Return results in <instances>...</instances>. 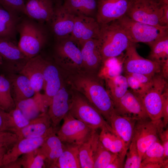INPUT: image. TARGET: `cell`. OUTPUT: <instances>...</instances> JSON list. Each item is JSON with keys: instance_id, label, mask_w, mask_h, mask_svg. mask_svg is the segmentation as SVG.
Here are the masks:
<instances>
[{"instance_id": "1", "label": "cell", "mask_w": 168, "mask_h": 168, "mask_svg": "<svg viewBox=\"0 0 168 168\" xmlns=\"http://www.w3.org/2000/svg\"><path fill=\"white\" fill-rule=\"evenodd\" d=\"M74 89L82 95L101 114L108 123L115 113L112 100L102 82L98 79L77 74L71 79Z\"/></svg>"}, {"instance_id": "2", "label": "cell", "mask_w": 168, "mask_h": 168, "mask_svg": "<svg viewBox=\"0 0 168 168\" xmlns=\"http://www.w3.org/2000/svg\"><path fill=\"white\" fill-rule=\"evenodd\" d=\"M97 40L103 63L119 56L134 44L116 21L100 25Z\"/></svg>"}, {"instance_id": "3", "label": "cell", "mask_w": 168, "mask_h": 168, "mask_svg": "<svg viewBox=\"0 0 168 168\" xmlns=\"http://www.w3.org/2000/svg\"><path fill=\"white\" fill-rule=\"evenodd\" d=\"M19 21L17 30L20 34L18 46L29 59L39 55L47 41L46 31L42 23L28 17Z\"/></svg>"}, {"instance_id": "4", "label": "cell", "mask_w": 168, "mask_h": 168, "mask_svg": "<svg viewBox=\"0 0 168 168\" xmlns=\"http://www.w3.org/2000/svg\"><path fill=\"white\" fill-rule=\"evenodd\" d=\"M71 96L69 112L74 118L93 129L105 128L114 132L100 112L82 95L73 92Z\"/></svg>"}, {"instance_id": "5", "label": "cell", "mask_w": 168, "mask_h": 168, "mask_svg": "<svg viewBox=\"0 0 168 168\" xmlns=\"http://www.w3.org/2000/svg\"><path fill=\"white\" fill-rule=\"evenodd\" d=\"M132 43L141 42L149 46L168 32V27L157 26L134 21L126 15L116 20Z\"/></svg>"}, {"instance_id": "6", "label": "cell", "mask_w": 168, "mask_h": 168, "mask_svg": "<svg viewBox=\"0 0 168 168\" xmlns=\"http://www.w3.org/2000/svg\"><path fill=\"white\" fill-rule=\"evenodd\" d=\"M167 86L166 80L160 73L156 74L151 84L140 96L149 119L158 124H163L162 93Z\"/></svg>"}, {"instance_id": "7", "label": "cell", "mask_w": 168, "mask_h": 168, "mask_svg": "<svg viewBox=\"0 0 168 168\" xmlns=\"http://www.w3.org/2000/svg\"><path fill=\"white\" fill-rule=\"evenodd\" d=\"M63 119V124L56 134L65 144L79 146L88 139L96 130L75 118L69 112Z\"/></svg>"}, {"instance_id": "8", "label": "cell", "mask_w": 168, "mask_h": 168, "mask_svg": "<svg viewBox=\"0 0 168 168\" xmlns=\"http://www.w3.org/2000/svg\"><path fill=\"white\" fill-rule=\"evenodd\" d=\"M164 5L161 2L149 0H133L125 15L134 21L153 26H161L160 22Z\"/></svg>"}, {"instance_id": "9", "label": "cell", "mask_w": 168, "mask_h": 168, "mask_svg": "<svg viewBox=\"0 0 168 168\" xmlns=\"http://www.w3.org/2000/svg\"><path fill=\"white\" fill-rule=\"evenodd\" d=\"M54 57L57 63L61 66L74 69L82 68L81 48L70 36L57 39Z\"/></svg>"}, {"instance_id": "10", "label": "cell", "mask_w": 168, "mask_h": 168, "mask_svg": "<svg viewBox=\"0 0 168 168\" xmlns=\"http://www.w3.org/2000/svg\"><path fill=\"white\" fill-rule=\"evenodd\" d=\"M125 51L123 64L125 73H139L154 76L160 73L161 64L141 56L137 51L136 44L131 45Z\"/></svg>"}, {"instance_id": "11", "label": "cell", "mask_w": 168, "mask_h": 168, "mask_svg": "<svg viewBox=\"0 0 168 168\" xmlns=\"http://www.w3.org/2000/svg\"><path fill=\"white\" fill-rule=\"evenodd\" d=\"M164 128L162 123L153 122L149 118L137 120L133 138L141 159L150 146L159 140V133Z\"/></svg>"}, {"instance_id": "12", "label": "cell", "mask_w": 168, "mask_h": 168, "mask_svg": "<svg viewBox=\"0 0 168 168\" xmlns=\"http://www.w3.org/2000/svg\"><path fill=\"white\" fill-rule=\"evenodd\" d=\"M133 0H98L96 17L101 25L117 20L125 15Z\"/></svg>"}, {"instance_id": "13", "label": "cell", "mask_w": 168, "mask_h": 168, "mask_svg": "<svg viewBox=\"0 0 168 168\" xmlns=\"http://www.w3.org/2000/svg\"><path fill=\"white\" fill-rule=\"evenodd\" d=\"M114 106L115 113L122 116L137 120L149 118L140 96L132 90H128Z\"/></svg>"}, {"instance_id": "14", "label": "cell", "mask_w": 168, "mask_h": 168, "mask_svg": "<svg viewBox=\"0 0 168 168\" xmlns=\"http://www.w3.org/2000/svg\"><path fill=\"white\" fill-rule=\"evenodd\" d=\"M0 55L10 73H19L30 59L20 49L15 41L8 39L0 40Z\"/></svg>"}, {"instance_id": "15", "label": "cell", "mask_w": 168, "mask_h": 168, "mask_svg": "<svg viewBox=\"0 0 168 168\" xmlns=\"http://www.w3.org/2000/svg\"><path fill=\"white\" fill-rule=\"evenodd\" d=\"M100 25L95 18L83 15L75 16L71 37L80 47L86 42L99 38Z\"/></svg>"}, {"instance_id": "16", "label": "cell", "mask_w": 168, "mask_h": 168, "mask_svg": "<svg viewBox=\"0 0 168 168\" xmlns=\"http://www.w3.org/2000/svg\"><path fill=\"white\" fill-rule=\"evenodd\" d=\"M54 4V14L49 22L52 32L56 39L68 36L73 30L76 16L63 7L62 1Z\"/></svg>"}, {"instance_id": "17", "label": "cell", "mask_w": 168, "mask_h": 168, "mask_svg": "<svg viewBox=\"0 0 168 168\" xmlns=\"http://www.w3.org/2000/svg\"><path fill=\"white\" fill-rule=\"evenodd\" d=\"M71 96L63 85L53 96L47 113L54 129L57 130L61 120L69 112Z\"/></svg>"}, {"instance_id": "18", "label": "cell", "mask_w": 168, "mask_h": 168, "mask_svg": "<svg viewBox=\"0 0 168 168\" xmlns=\"http://www.w3.org/2000/svg\"><path fill=\"white\" fill-rule=\"evenodd\" d=\"M63 84L59 70L54 64L46 60L44 71L43 94L44 101L48 108L54 95Z\"/></svg>"}, {"instance_id": "19", "label": "cell", "mask_w": 168, "mask_h": 168, "mask_svg": "<svg viewBox=\"0 0 168 168\" xmlns=\"http://www.w3.org/2000/svg\"><path fill=\"white\" fill-rule=\"evenodd\" d=\"M54 128L47 112L42 113L38 117L30 120L26 126L16 131L18 141L27 138L42 137Z\"/></svg>"}, {"instance_id": "20", "label": "cell", "mask_w": 168, "mask_h": 168, "mask_svg": "<svg viewBox=\"0 0 168 168\" xmlns=\"http://www.w3.org/2000/svg\"><path fill=\"white\" fill-rule=\"evenodd\" d=\"M46 62V60L39 54L30 59L19 73L29 79L35 93L40 92L43 88Z\"/></svg>"}, {"instance_id": "21", "label": "cell", "mask_w": 168, "mask_h": 168, "mask_svg": "<svg viewBox=\"0 0 168 168\" xmlns=\"http://www.w3.org/2000/svg\"><path fill=\"white\" fill-rule=\"evenodd\" d=\"M55 130L49 134L38 148L45 159V167L54 168L57 161L65 148L64 143L57 136Z\"/></svg>"}, {"instance_id": "22", "label": "cell", "mask_w": 168, "mask_h": 168, "mask_svg": "<svg viewBox=\"0 0 168 168\" xmlns=\"http://www.w3.org/2000/svg\"><path fill=\"white\" fill-rule=\"evenodd\" d=\"M55 130L53 128L47 134L41 137L24 138L18 141L11 148L7 150L2 160V166L10 162L16 160L23 154L40 147L45 138Z\"/></svg>"}, {"instance_id": "23", "label": "cell", "mask_w": 168, "mask_h": 168, "mask_svg": "<svg viewBox=\"0 0 168 168\" xmlns=\"http://www.w3.org/2000/svg\"><path fill=\"white\" fill-rule=\"evenodd\" d=\"M26 16L43 24L49 22L54 12L52 0H27L25 3Z\"/></svg>"}, {"instance_id": "24", "label": "cell", "mask_w": 168, "mask_h": 168, "mask_svg": "<svg viewBox=\"0 0 168 168\" xmlns=\"http://www.w3.org/2000/svg\"><path fill=\"white\" fill-rule=\"evenodd\" d=\"M137 120L115 113L111 116L108 122L115 133L122 140L127 150L133 138Z\"/></svg>"}, {"instance_id": "25", "label": "cell", "mask_w": 168, "mask_h": 168, "mask_svg": "<svg viewBox=\"0 0 168 168\" xmlns=\"http://www.w3.org/2000/svg\"><path fill=\"white\" fill-rule=\"evenodd\" d=\"M9 73L7 77L12 97L15 104L31 97L35 93L29 79L21 74Z\"/></svg>"}, {"instance_id": "26", "label": "cell", "mask_w": 168, "mask_h": 168, "mask_svg": "<svg viewBox=\"0 0 168 168\" xmlns=\"http://www.w3.org/2000/svg\"><path fill=\"white\" fill-rule=\"evenodd\" d=\"M82 68L91 72L99 69L102 64L97 39H91L85 42L81 47Z\"/></svg>"}, {"instance_id": "27", "label": "cell", "mask_w": 168, "mask_h": 168, "mask_svg": "<svg viewBox=\"0 0 168 168\" xmlns=\"http://www.w3.org/2000/svg\"><path fill=\"white\" fill-rule=\"evenodd\" d=\"M25 116L30 120L38 117L42 113L47 112L43 94L40 92L35 93L33 96L21 100L15 104Z\"/></svg>"}, {"instance_id": "28", "label": "cell", "mask_w": 168, "mask_h": 168, "mask_svg": "<svg viewBox=\"0 0 168 168\" xmlns=\"http://www.w3.org/2000/svg\"><path fill=\"white\" fill-rule=\"evenodd\" d=\"M63 7L75 16L96 17L98 0H62Z\"/></svg>"}, {"instance_id": "29", "label": "cell", "mask_w": 168, "mask_h": 168, "mask_svg": "<svg viewBox=\"0 0 168 168\" xmlns=\"http://www.w3.org/2000/svg\"><path fill=\"white\" fill-rule=\"evenodd\" d=\"M103 78L105 81L106 90L114 105L128 90L126 78L124 76L119 74Z\"/></svg>"}, {"instance_id": "30", "label": "cell", "mask_w": 168, "mask_h": 168, "mask_svg": "<svg viewBox=\"0 0 168 168\" xmlns=\"http://www.w3.org/2000/svg\"><path fill=\"white\" fill-rule=\"evenodd\" d=\"M20 19L10 13L0 4V40L15 41Z\"/></svg>"}, {"instance_id": "31", "label": "cell", "mask_w": 168, "mask_h": 168, "mask_svg": "<svg viewBox=\"0 0 168 168\" xmlns=\"http://www.w3.org/2000/svg\"><path fill=\"white\" fill-rule=\"evenodd\" d=\"M99 136V140L106 149L116 154L126 155L127 150L122 140L114 132L103 128Z\"/></svg>"}, {"instance_id": "32", "label": "cell", "mask_w": 168, "mask_h": 168, "mask_svg": "<svg viewBox=\"0 0 168 168\" xmlns=\"http://www.w3.org/2000/svg\"><path fill=\"white\" fill-rule=\"evenodd\" d=\"M65 145L64 150L58 159L54 168H81L79 146L69 144H65Z\"/></svg>"}, {"instance_id": "33", "label": "cell", "mask_w": 168, "mask_h": 168, "mask_svg": "<svg viewBox=\"0 0 168 168\" xmlns=\"http://www.w3.org/2000/svg\"><path fill=\"white\" fill-rule=\"evenodd\" d=\"M99 135L96 137L94 144V168H106L118 154L106 149L99 140Z\"/></svg>"}, {"instance_id": "34", "label": "cell", "mask_w": 168, "mask_h": 168, "mask_svg": "<svg viewBox=\"0 0 168 168\" xmlns=\"http://www.w3.org/2000/svg\"><path fill=\"white\" fill-rule=\"evenodd\" d=\"M168 159L165 157L163 146L158 140L150 146L144 153L141 164H159L162 165L163 168H168Z\"/></svg>"}, {"instance_id": "35", "label": "cell", "mask_w": 168, "mask_h": 168, "mask_svg": "<svg viewBox=\"0 0 168 168\" xmlns=\"http://www.w3.org/2000/svg\"><path fill=\"white\" fill-rule=\"evenodd\" d=\"M98 134L95 130L88 139L79 146V157L81 168H94V144Z\"/></svg>"}, {"instance_id": "36", "label": "cell", "mask_w": 168, "mask_h": 168, "mask_svg": "<svg viewBox=\"0 0 168 168\" xmlns=\"http://www.w3.org/2000/svg\"><path fill=\"white\" fill-rule=\"evenodd\" d=\"M149 46L151 51L148 59L161 64L168 59V32L158 38Z\"/></svg>"}, {"instance_id": "37", "label": "cell", "mask_w": 168, "mask_h": 168, "mask_svg": "<svg viewBox=\"0 0 168 168\" xmlns=\"http://www.w3.org/2000/svg\"><path fill=\"white\" fill-rule=\"evenodd\" d=\"M15 108L11 94L10 82L6 77L0 75V108L9 112Z\"/></svg>"}, {"instance_id": "38", "label": "cell", "mask_w": 168, "mask_h": 168, "mask_svg": "<svg viewBox=\"0 0 168 168\" xmlns=\"http://www.w3.org/2000/svg\"><path fill=\"white\" fill-rule=\"evenodd\" d=\"M22 167L24 168H45V159L38 148L24 154L18 158Z\"/></svg>"}, {"instance_id": "39", "label": "cell", "mask_w": 168, "mask_h": 168, "mask_svg": "<svg viewBox=\"0 0 168 168\" xmlns=\"http://www.w3.org/2000/svg\"><path fill=\"white\" fill-rule=\"evenodd\" d=\"M8 113V125L10 132L15 133L27 125L30 122V120L16 107Z\"/></svg>"}, {"instance_id": "40", "label": "cell", "mask_w": 168, "mask_h": 168, "mask_svg": "<svg viewBox=\"0 0 168 168\" xmlns=\"http://www.w3.org/2000/svg\"><path fill=\"white\" fill-rule=\"evenodd\" d=\"M124 168H140L142 159L140 156L135 140L133 138L126 153Z\"/></svg>"}, {"instance_id": "41", "label": "cell", "mask_w": 168, "mask_h": 168, "mask_svg": "<svg viewBox=\"0 0 168 168\" xmlns=\"http://www.w3.org/2000/svg\"><path fill=\"white\" fill-rule=\"evenodd\" d=\"M25 0H0V4L13 15L20 18V16H26Z\"/></svg>"}, {"instance_id": "42", "label": "cell", "mask_w": 168, "mask_h": 168, "mask_svg": "<svg viewBox=\"0 0 168 168\" xmlns=\"http://www.w3.org/2000/svg\"><path fill=\"white\" fill-rule=\"evenodd\" d=\"M18 141L16 133L9 131H0V147L9 149Z\"/></svg>"}, {"instance_id": "43", "label": "cell", "mask_w": 168, "mask_h": 168, "mask_svg": "<svg viewBox=\"0 0 168 168\" xmlns=\"http://www.w3.org/2000/svg\"><path fill=\"white\" fill-rule=\"evenodd\" d=\"M124 76L126 78L128 87L140 96L143 94L148 86L142 85L129 74L125 73Z\"/></svg>"}, {"instance_id": "44", "label": "cell", "mask_w": 168, "mask_h": 168, "mask_svg": "<svg viewBox=\"0 0 168 168\" xmlns=\"http://www.w3.org/2000/svg\"><path fill=\"white\" fill-rule=\"evenodd\" d=\"M162 121L164 126L166 127L168 122V88H166L162 93Z\"/></svg>"}, {"instance_id": "45", "label": "cell", "mask_w": 168, "mask_h": 168, "mask_svg": "<svg viewBox=\"0 0 168 168\" xmlns=\"http://www.w3.org/2000/svg\"><path fill=\"white\" fill-rule=\"evenodd\" d=\"M160 138L162 143L161 144L163 146L164 156L166 158H168V129L166 130L164 129L161 130L159 133Z\"/></svg>"}, {"instance_id": "46", "label": "cell", "mask_w": 168, "mask_h": 168, "mask_svg": "<svg viewBox=\"0 0 168 168\" xmlns=\"http://www.w3.org/2000/svg\"><path fill=\"white\" fill-rule=\"evenodd\" d=\"M128 74L133 76L141 84L146 86H149L151 84L154 76L139 73Z\"/></svg>"}, {"instance_id": "47", "label": "cell", "mask_w": 168, "mask_h": 168, "mask_svg": "<svg viewBox=\"0 0 168 168\" xmlns=\"http://www.w3.org/2000/svg\"><path fill=\"white\" fill-rule=\"evenodd\" d=\"M126 155L118 154L114 160L107 166L106 168H124Z\"/></svg>"}, {"instance_id": "48", "label": "cell", "mask_w": 168, "mask_h": 168, "mask_svg": "<svg viewBox=\"0 0 168 168\" xmlns=\"http://www.w3.org/2000/svg\"><path fill=\"white\" fill-rule=\"evenodd\" d=\"M8 112L0 108V131H9L8 125Z\"/></svg>"}, {"instance_id": "49", "label": "cell", "mask_w": 168, "mask_h": 168, "mask_svg": "<svg viewBox=\"0 0 168 168\" xmlns=\"http://www.w3.org/2000/svg\"><path fill=\"white\" fill-rule=\"evenodd\" d=\"M161 26L168 27V5L164 4L163 12L160 22Z\"/></svg>"}, {"instance_id": "50", "label": "cell", "mask_w": 168, "mask_h": 168, "mask_svg": "<svg viewBox=\"0 0 168 168\" xmlns=\"http://www.w3.org/2000/svg\"><path fill=\"white\" fill-rule=\"evenodd\" d=\"M162 76L166 80L168 78V59L161 64V70L160 73Z\"/></svg>"}, {"instance_id": "51", "label": "cell", "mask_w": 168, "mask_h": 168, "mask_svg": "<svg viewBox=\"0 0 168 168\" xmlns=\"http://www.w3.org/2000/svg\"><path fill=\"white\" fill-rule=\"evenodd\" d=\"M22 167L20 161L18 158L16 160L10 162L2 166L4 168H21Z\"/></svg>"}, {"instance_id": "52", "label": "cell", "mask_w": 168, "mask_h": 168, "mask_svg": "<svg viewBox=\"0 0 168 168\" xmlns=\"http://www.w3.org/2000/svg\"><path fill=\"white\" fill-rule=\"evenodd\" d=\"M163 168L162 165L159 164L148 163L141 164L140 168Z\"/></svg>"}, {"instance_id": "53", "label": "cell", "mask_w": 168, "mask_h": 168, "mask_svg": "<svg viewBox=\"0 0 168 168\" xmlns=\"http://www.w3.org/2000/svg\"><path fill=\"white\" fill-rule=\"evenodd\" d=\"M8 149L5 147H0V168L2 166V162L4 156Z\"/></svg>"}, {"instance_id": "54", "label": "cell", "mask_w": 168, "mask_h": 168, "mask_svg": "<svg viewBox=\"0 0 168 168\" xmlns=\"http://www.w3.org/2000/svg\"><path fill=\"white\" fill-rule=\"evenodd\" d=\"M161 1L163 4L168 5V0H161Z\"/></svg>"}, {"instance_id": "55", "label": "cell", "mask_w": 168, "mask_h": 168, "mask_svg": "<svg viewBox=\"0 0 168 168\" xmlns=\"http://www.w3.org/2000/svg\"><path fill=\"white\" fill-rule=\"evenodd\" d=\"M3 60L2 56L0 55V65L3 63Z\"/></svg>"}, {"instance_id": "56", "label": "cell", "mask_w": 168, "mask_h": 168, "mask_svg": "<svg viewBox=\"0 0 168 168\" xmlns=\"http://www.w3.org/2000/svg\"><path fill=\"white\" fill-rule=\"evenodd\" d=\"M152 1H153L154 2H161L162 3L161 1V0H149Z\"/></svg>"}, {"instance_id": "57", "label": "cell", "mask_w": 168, "mask_h": 168, "mask_svg": "<svg viewBox=\"0 0 168 168\" xmlns=\"http://www.w3.org/2000/svg\"><path fill=\"white\" fill-rule=\"evenodd\" d=\"M54 2V3L56 2L62 1V0H52Z\"/></svg>"}, {"instance_id": "58", "label": "cell", "mask_w": 168, "mask_h": 168, "mask_svg": "<svg viewBox=\"0 0 168 168\" xmlns=\"http://www.w3.org/2000/svg\"><path fill=\"white\" fill-rule=\"evenodd\" d=\"M26 0V1L27 0H25V1Z\"/></svg>"}]
</instances>
